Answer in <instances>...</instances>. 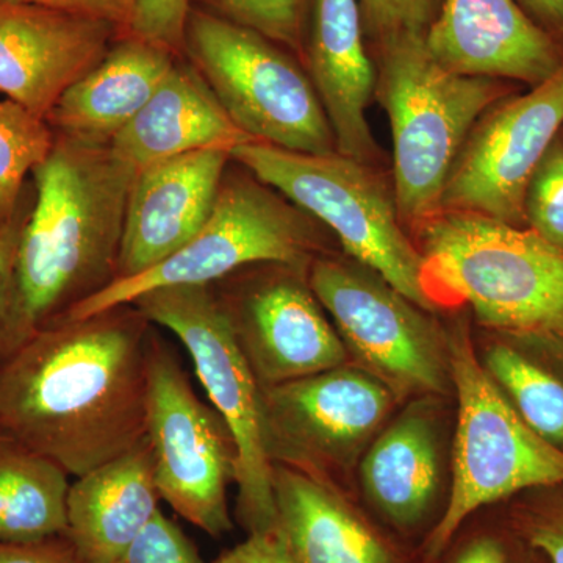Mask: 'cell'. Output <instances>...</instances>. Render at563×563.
I'll return each mask as SVG.
<instances>
[{
	"label": "cell",
	"instance_id": "1",
	"mask_svg": "<svg viewBox=\"0 0 563 563\" xmlns=\"http://www.w3.org/2000/svg\"><path fill=\"white\" fill-rule=\"evenodd\" d=\"M151 322L132 306L58 318L0 362V431L84 476L146 439Z\"/></svg>",
	"mask_w": 563,
	"mask_h": 563
},
{
	"label": "cell",
	"instance_id": "2",
	"mask_svg": "<svg viewBox=\"0 0 563 563\" xmlns=\"http://www.w3.org/2000/svg\"><path fill=\"white\" fill-rule=\"evenodd\" d=\"M135 176L110 146L55 133L49 157L32 173L33 206L18 247L21 344L117 279Z\"/></svg>",
	"mask_w": 563,
	"mask_h": 563
},
{
	"label": "cell",
	"instance_id": "3",
	"mask_svg": "<svg viewBox=\"0 0 563 563\" xmlns=\"http://www.w3.org/2000/svg\"><path fill=\"white\" fill-rule=\"evenodd\" d=\"M422 288L487 328L563 352V252L531 229L470 211L421 222Z\"/></svg>",
	"mask_w": 563,
	"mask_h": 563
},
{
	"label": "cell",
	"instance_id": "4",
	"mask_svg": "<svg viewBox=\"0 0 563 563\" xmlns=\"http://www.w3.org/2000/svg\"><path fill=\"white\" fill-rule=\"evenodd\" d=\"M376 96L387 111L399 217L421 222L442 211L444 185L474 125L499 102L503 85L463 76L433 58L424 35L379 44Z\"/></svg>",
	"mask_w": 563,
	"mask_h": 563
},
{
	"label": "cell",
	"instance_id": "5",
	"mask_svg": "<svg viewBox=\"0 0 563 563\" xmlns=\"http://www.w3.org/2000/svg\"><path fill=\"white\" fill-rule=\"evenodd\" d=\"M448 366L457 395L453 484L442 517L422 544L421 563L439 562L477 510L563 484V451L515 412L476 357L465 329L448 340Z\"/></svg>",
	"mask_w": 563,
	"mask_h": 563
},
{
	"label": "cell",
	"instance_id": "6",
	"mask_svg": "<svg viewBox=\"0 0 563 563\" xmlns=\"http://www.w3.org/2000/svg\"><path fill=\"white\" fill-rule=\"evenodd\" d=\"M231 155L255 179L332 229L355 262L421 309H432L422 288L421 254L402 232L395 195L366 163L339 152L303 154L261 141L239 144Z\"/></svg>",
	"mask_w": 563,
	"mask_h": 563
},
{
	"label": "cell",
	"instance_id": "7",
	"mask_svg": "<svg viewBox=\"0 0 563 563\" xmlns=\"http://www.w3.org/2000/svg\"><path fill=\"white\" fill-rule=\"evenodd\" d=\"M184 51L251 141L303 154L336 152L309 74L273 41L220 14L191 10Z\"/></svg>",
	"mask_w": 563,
	"mask_h": 563
},
{
	"label": "cell",
	"instance_id": "8",
	"mask_svg": "<svg viewBox=\"0 0 563 563\" xmlns=\"http://www.w3.org/2000/svg\"><path fill=\"white\" fill-rule=\"evenodd\" d=\"M310 224L307 213L252 174L224 176L209 220L190 242L154 268L111 282L65 318L84 320L163 287L214 285L251 265L306 269L314 246Z\"/></svg>",
	"mask_w": 563,
	"mask_h": 563
},
{
	"label": "cell",
	"instance_id": "9",
	"mask_svg": "<svg viewBox=\"0 0 563 563\" xmlns=\"http://www.w3.org/2000/svg\"><path fill=\"white\" fill-rule=\"evenodd\" d=\"M132 306L151 324L168 329L190 354L211 406L235 442L239 506L247 536L274 532L273 463L263 435L262 387L244 357L211 285H179L144 292Z\"/></svg>",
	"mask_w": 563,
	"mask_h": 563
},
{
	"label": "cell",
	"instance_id": "10",
	"mask_svg": "<svg viewBox=\"0 0 563 563\" xmlns=\"http://www.w3.org/2000/svg\"><path fill=\"white\" fill-rule=\"evenodd\" d=\"M146 439L162 501L207 536L233 529L228 492L236 481L235 442L213 406L196 395L179 358L152 335Z\"/></svg>",
	"mask_w": 563,
	"mask_h": 563
},
{
	"label": "cell",
	"instance_id": "11",
	"mask_svg": "<svg viewBox=\"0 0 563 563\" xmlns=\"http://www.w3.org/2000/svg\"><path fill=\"white\" fill-rule=\"evenodd\" d=\"M307 282L346 350L396 398L444 391L450 366L424 309L361 263L317 258Z\"/></svg>",
	"mask_w": 563,
	"mask_h": 563
},
{
	"label": "cell",
	"instance_id": "12",
	"mask_svg": "<svg viewBox=\"0 0 563 563\" xmlns=\"http://www.w3.org/2000/svg\"><path fill=\"white\" fill-rule=\"evenodd\" d=\"M563 125V63L523 96L496 102L474 125L444 185L442 210L525 224V195Z\"/></svg>",
	"mask_w": 563,
	"mask_h": 563
},
{
	"label": "cell",
	"instance_id": "13",
	"mask_svg": "<svg viewBox=\"0 0 563 563\" xmlns=\"http://www.w3.org/2000/svg\"><path fill=\"white\" fill-rule=\"evenodd\" d=\"M393 398L374 374L344 365L262 387L269 461L313 476L350 461L385 420Z\"/></svg>",
	"mask_w": 563,
	"mask_h": 563
},
{
	"label": "cell",
	"instance_id": "14",
	"mask_svg": "<svg viewBox=\"0 0 563 563\" xmlns=\"http://www.w3.org/2000/svg\"><path fill=\"white\" fill-rule=\"evenodd\" d=\"M303 269L276 265L258 279L231 282L214 295L261 387L339 368L347 350L322 313Z\"/></svg>",
	"mask_w": 563,
	"mask_h": 563
},
{
	"label": "cell",
	"instance_id": "15",
	"mask_svg": "<svg viewBox=\"0 0 563 563\" xmlns=\"http://www.w3.org/2000/svg\"><path fill=\"white\" fill-rule=\"evenodd\" d=\"M107 22L0 0V92L46 120L74 81L106 57Z\"/></svg>",
	"mask_w": 563,
	"mask_h": 563
},
{
	"label": "cell",
	"instance_id": "16",
	"mask_svg": "<svg viewBox=\"0 0 563 563\" xmlns=\"http://www.w3.org/2000/svg\"><path fill=\"white\" fill-rule=\"evenodd\" d=\"M231 161V151L203 150L136 173L125 207L117 279L154 268L201 231Z\"/></svg>",
	"mask_w": 563,
	"mask_h": 563
},
{
	"label": "cell",
	"instance_id": "17",
	"mask_svg": "<svg viewBox=\"0 0 563 563\" xmlns=\"http://www.w3.org/2000/svg\"><path fill=\"white\" fill-rule=\"evenodd\" d=\"M424 38L440 65L463 76L536 87L563 63L553 40L517 0H442Z\"/></svg>",
	"mask_w": 563,
	"mask_h": 563
},
{
	"label": "cell",
	"instance_id": "18",
	"mask_svg": "<svg viewBox=\"0 0 563 563\" xmlns=\"http://www.w3.org/2000/svg\"><path fill=\"white\" fill-rule=\"evenodd\" d=\"M307 74L331 124L339 154L368 165L377 144L366 120L377 73L363 44L358 0H312Z\"/></svg>",
	"mask_w": 563,
	"mask_h": 563
},
{
	"label": "cell",
	"instance_id": "19",
	"mask_svg": "<svg viewBox=\"0 0 563 563\" xmlns=\"http://www.w3.org/2000/svg\"><path fill=\"white\" fill-rule=\"evenodd\" d=\"M274 533L292 563H402L398 551L321 477L273 463Z\"/></svg>",
	"mask_w": 563,
	"mask_h": 563
},
{
	"label": "cell",
	"instance_id": "20",
	"mask_svg": "<svg viewBox=\"0 0 563 563\" xmlns=\"http://www.w3.org/2000/svg\"><path fill=\"white\" fill-rule=\"evenodd\" d=\"M147 439L70 484L68 537L80 563H118L161 510Z\"/></svg>",
	"mask_w": 563,
	"mask_h": 563
},
{
	"label": "cell",
	"instance_id": "21",
	"mask_svg": "<svg viewBox=\"0 0 563 563\" xmlns=\"http://www.w3.org/2000/svg\"><path fill=\"white\" fill-rule=\"evenodd\" d=\"M177 54L158 44L125 35L111 44L90 73L63 92L47 114L57 135L110 146L161 87Z\"/></svg>",
	"mask_w": 563,
	"mask_h": 563
},
{
	"label": "cell",
	"instance_id": "22",
	"mask_svg": "<svg viewBox=\"0 0 563 563\" xmlns=\"http://www.w3.org/2000/svg\"><path fill=\"white\" fill-rule=\"evenodd\" d=\"M246 141L198 69L177 60L146 106L111 141L110 151L139 173L190 152H232Z\"/></svg>",
	"mask_w": 563,
	"mask_h": 563
},
{
	"label": "cell",
	"instance_id": "23",
	"mask_svg": "<svg viewBox=\"0 0 563 563\" xmlns=\"http://www.w3.org/2000/svg\"><path fill=\"white\" fill-rule=\"evenodd\" d=\"M366 499L396 531H418L435 509L442 455L435 422L412 406L385 429L361 465Z\"/></svg>",
	"mask_w": 563,
	"mask_h": 563
},
{
	"label": "cell",
	"instance_id": "24",
	"mask_svg": "<svg viewBox=\"0 0 563 563\" xmlns=\"http://www.w3.org/2000/svg\"><path fill=\"white\" fill-rule=\"evenodd\" d=\"M69 487L57 462L0 431V543L65 536Z\"/></svg>",
	"mask_w": 563,
	"mask_h": 563
},
{
	"label": "cell",
	"instance_id": "25",
	"mask_svg": "<svg viewBox=\"0 0 563 563\" xmlns=\"http://www.w3.org/2000/svg\"><path fill=\"white\" fill-rule=\"evenodd\" d=\"M483 365L521 420L563 451V373L514 339L490 344Z\"/></svg>",
	"mask_w": 563,
	"mask_h": 563
},
{
	"label": "cell",
	"instance_id": "26",
	"mask_svg": "<svg viewBox=\"0 0 563 563\" xmlns=\"http://www.w3.org/2000/svg\"><path fill=\"white\" fill-rule=\"evenodd\" d=\"M54 144L49 122L9 98L0 101V228L20 206L29 174L49 157Z\"/></svg>",
	"mask_w": 563,
	"mask_h": 563
},
{
	"label": "cell",
	"instance_id": "27",
	"mask_svg": "<svg viewBox=\"0 0 563 563\" xmlns=\"http://www.w3.org/2000/svg\"><path fill=\"white\" fill-rule=\"evenodd\" d=\"M506 521L544 563H563V484L532 488L510 499Z\"/></svg>",
	"mask_w": 563,
	"mask_h": 563
},
{
	"label": "cell",
	"instance_id": "28",
	"mask_svg": "<svg viewBox=\"0 0 563 563\" xmlns=\"http://www.w3.org/2000/svg\"><path fill=\"white\" fill-rule=\"evenodd\" d=\"M217 14L261 33L273 43L301 51L306 46L310 0H211Z\"/></svg>",
	"mask_w": 563,
	"mask_h": 563
},
{
	"label": "cell",
	"instance_id": "29",
	"mask_svg": "<svg viewBox=\"0 0 563 563\" xmlns=\"http://www.w3.org/2000/svg\"><path fill=\"white\" fill-rule=\"evenodd\" d=\"M525 224L563 252V140L554 141L533 172L525 195Z\"/></svg>",
	"mask_w": 563,
	"mask_h": 563
},
{
	"label": "cell",
	"instance_id": "30",
	"mask_svg": "<svg viewBox=\"0 0 563 563\" xmlns=\"http://www.w3.org/2000/svg\"><path fill=\"white\" fill-rule=\"evenodd\" d=\"M33 206V185L25 187L13 217L0 228V362L21 346L18 324L16 257Z\"/></svg>",
	"mask_w": 563,
	"mask_h": 563
},
{
	"label": "cell",
	"instance_id": "31",
	"mask_svg": "<svg viewBox=\"0 0 563 563\" xmlns=\"http://www.w3.org/2000/svg\"><path fill=\"white\" fill-rule=\"evenodd\" d=\"M442 0H358L363 31L377 44L401 35H426Z\"/></svg>",
	"mask_w": 563,
	"mask_h": 563
},
{
	"label": "cell",
	"instance_id": "32",
	"mask_svg": "<svg viewBox=\"0 0 563 563\" xmlns=\"http://www.w3.org/2000/svg\"><path fill=\"white\" fill-rule=\"evenodd\" d=\"M118 563H206L198 548L176 521L162 510L133 540Z\"/></svg>",
	"mask_w": 563,
	"mask_h": 563
},
{
	"label": "cell",
	"instance_id": "33",
	"mask_svg": "<svg viewBox=\"0 0 563 563\" xmlns=\"http://www.w3.org/2000/svg\"><path fill=\"white\" fill-rule=\"evenodd\" d=\"M190 11V0H133L125 35L150 41L179 55L184 51Z\"/></svg>",
	"mask_w": 563,
	"mask_h": 563
},
{
	"label": "cell",
	"instance_id": "34",
	"mask_svg": "<svg viewBox=\"0 0 563 563\" xmlns=\"http://www.w3.org/2000/svg\"><path fill=\"white\" fill-rule=\"evenodd\" d=\"M448 563H540V558L504 518L501 528L484 529L466 537Z\"/></svg>",
	"mask_w": 563,
	"mask_h": 563
},
{
	"label": "cell",
	"instance_id": "35",
	"mask_svg": "<svg viewBox=\"0 0 563 563\" xmlns=\"http://www.w3.org/2000/svg\"><path fill=\"white\" fill-rule=\"evenodd\" d=\"M7 2L90 18V20L114 25L118 31L125 33L131 24L133 9V0H7Z\"/></svg>",
	"mask_w": 563,
	"mask_h": 563
},
{
	"label": "cell",
	"instance_id": "36",
	"mask_svg": "<svg viewBox=\"0 0 563 563\" xmlns=\"http://www.w3.org/2000/svg\"><path fill=\"white\" fill-rule=\"evenodd\" d=\"M0 563H80L68 537L31 543H0Z\"/></svg>",
	"mask_w": 563,
	"mask_h": 563
},
{
	"label": "cell",
	"instance_id": "37",
	"mask_svg": "<svg viewBox=\"0 0 563 563\" xmlns=\"http://www.w3.org/2000/svg\"><path fill=\"white\" fill-rule=\"evenodd\" d=\"M211 563H292L274 532L251 533L244 542L224 551Z\"/></svg>",
	"mask_w": 563,
	"mask_h": 563
},
{
	"label": "cell",
	"instance_id": "38",
	"mask_svg": "<svg viewBox=\"0 0 563 563\" xmlns=\"http://www.w3.org/2000/svg\"><path fill=\"white\" fill-rule=\"evenodd\" d=\"M521 2L548 24L563 29V0H521Z\"/></svg>",
	"mask_w": 563,
	"mask_h": 563
},
{
	"label": "cell",
	"instance_id": "39",
	"mask_svg": "<svg viewBox=\"0 0 563 563\" xmlns=\"http://www.w3.org/2000/svg\"><path fill=\"white\" fill-rule=\"evenodd\" d=\"M539 558H540V555H539ZM540 563H544V562L542 561V558H540Z\"/></svg>",
	"mask_w": 563,
	"mask_h": 563
}]
</instances>
